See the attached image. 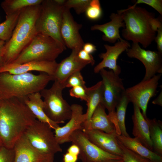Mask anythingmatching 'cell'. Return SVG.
Instances as JSON below:
<instances>
[{
	"label": "cell",
	"mask_w": 162,
	"mask_h": 162,
	"mask_svg": "<svg viewBox=\"0 0 162 162\" xmlns=\"http://www.w3.org/2000/svg\"><path fill=\"white\" fill-rule=\"evenodd\" d=\"M37 120L22 98L0 100V139L12 148L16 142Z\"/></svg>",
	"instance_id": "6da1fadb"
},
{
	"label": "cell",
	"mask_w": 162,
	"mask_h": 162,
	"mask_svg": "<svg viewBox=\"0 0 162 162\" xmlns=\"http://www.w3.org/2000/svg\"><path fill=\"white\" fill-rule=\"evenodd\" d=\"M121 13L125 27L122 35L126 40L140 43L147 48L154 40L158 28L162 26L159 18L153 13L137 5L118 10Z\"/></svg>",
	"instance_id": "7a4b0ae2"
},
{
	"label": "cell",
	"mask_w": 162,
	"mask_h": 162,
	"mask_svg": "<svg viewBox=\"0 0 162 162\" xmlns=\"http://www.w3.org/2000/svg\"><path fill=\"white\" fill-rule=\"evenodd\" d=\"M40 4L27 7L21 11L11 36L6 42L1 54L2 66L14 61L37 33L35 25Z\"/></svg>",
	"instance_id": "3957f363"
},
{
	"label": "cell",
	"mask_w": 162,
	"mask_h": 162,
	"mask_svg": "<svg viewBox=\"0 0 162 162\" xmlns=\"http://www.w3.org/2000/svg\"><path fill=\"white\" fill-rule=\"evenodd\" d=\"M51 81L52 77L43 72L38 75L30 72L20 74L0 73V100L22 98L40 92Z\"/></svg>",
	"instance_id": "277c9868"
},
{
	"label": "cell",
	"mask_w": 162,
	"mask_h": 162,
	"mask_svg": "<svg viewBox=\"0 0 162 162\" xmlns=\"http://www.w3.org/2000/svg\"><path fill=\"white\" fill-rule=\"evenodd\" d=\"M66 49L53 38L37 33L29 44L12 63L21 64L35 61L53 62Z\"/></svg>",
	"instance_id": "5b68a950"
},
{
	"label": "cell",
	"mask_w": 162,
	"mask_h": 162,
	"mask_svg": "<svg viewBox=\"0 0 162 162\" xmlns=\"http://www.w3.org/2000/svg\"><path fill=\"white\" fill-rule=\"evenodd\" d=\"M40 6L35 22L37 33L50 36L65 46L60 33L64 6L54 0H43Z\"/></svg>",
	"instance_id": "8992f818"
},
{
	"label": "cell",
	"mask_w": 162,
	"mask_h": 162,
	"mask_svg": "<svg viewBox=\"0 0 162 162\" xmlns=\"http://www.w3.org/2000/svg\"><path fill=\"white\" fill-rule=\"evenodd\" d=\"M64 84L55 80L49 88H44L40 92L43 98V110L51 120L58 124L64 123L71 116V105L64 100L62 91Z\"/></svg>",
	"instance_id": "52a82bcc"
},
{
	"label": "cell",
	"mask_w": 162,
	"mask_h": 162,
	"mask_svg": "<svg viewBox=\"0 0 162 162\" xmlns=\"http://www.w3.org/2000/svg\"><path fill=\"white\" fill-rule=\"evenodd\" d=\"M52 129L47 124L37 120L27 129L24 135L31 144L41 154L54 155L62 152Z\"/></svg>",
	"instance_id": "ba28073f"
},
{
	"label": "cell",
	"mask_w": 162,
	"mask_h": 162,
	"mask_svg": "<svg viewBox=\"0 0 162 162\" xmlns=\"http://www.w3.org/2000/svg\"><path fill=\"white\" fill-rule=\"evenodd\" d=\"M102 77L103 98L101 104L108 111V115L116 116V106L124 93L125 89L122 80L113 71L105 68L99 72Z\"/></svg>",
	"instance_id": "9c48e42d"
},
{
	"label": "cell",
	"mask_w": 162,
	"mask_h": 162,
	"mask_svg": "<svg viewBox=\"0 0 162 162\" xmlns=\"http://www.w3.org/2000/svg\"><path fill=\"white\" fill-rule=\"evenodd\" d=\"M161 74H158L125 89L124 94L130 102L137 106L142 110L145 118L148 103L150 99L157 93V88Z\"/></svg>",
	"instance_id": "30bf717a"
},
{
	"label": "cell",
	"mask_w": 162,
	"mask_h": 162,
	"mask_svg": "<svg viewBox=\"0 0 162 162\" xmlns=\"http://www.w3.org/2000/svg\"><path fill=\"white\" fill-rule=\"evenodd\" d=\"M69 141L79 147V156L82 162H101L108 160L122 159V157L110 154L99 148L90 141L82 130H78L73 132L69 137Z\"/></svg>",
	"instance_id": "8fae6325"
},
{
	"label": "cell",
	"mask_w": 162,
	"mask_h": 162,
	"mask_svg": "<svg viewBox=\"0 0 162 162\" xmlns=\"http://www.w3.org/2000/svg\"><path fill=\"white\" fill-rule=\"evenodd\" d=\"M128 56L136 58L144 65L146 73L143 80L150 79L158 74L162 73V53L158 51L143 49L139 43H133L126 51Z\"/></svg>",
	"instance_id": "7c38bea8"
},
{
	"label": "cell",
	"mask_w": 162,
	"mask_h": 162,
	"mask_svg": "<svg viewBox=\"0 0 162 162\" xmlns=\"http://www.w3.org/2000/svg\"><path fill=\"white\" fill-rule=\"evenodd\" d=\"M82 27L74 20L70 9L64 7L60 33L66 47L72 50L82 49L85 43L79 32Z\"/></svg>",
	"instance_id": "4fadbf2b"
},
{
	"label": "cell",
	"mask_w": 162,
	"mask_h": 162,
	"mask_svg": "<svg viewBox=\"0 0 162 162\" xmlns=\"http://www.w3.org/2000/svg\"><path fill=\"white\" fill-rule=\"evenodd\" d=\"M71 106L72 114L68 122L64 126H59L54 130V135L59 144L70 142L69 137L74 131L78 130H82V125L86 120V115L83 113L81 105L73 104Z\"/></svg>",
	"instance_id": "5bb4252c"
},
{
	"label": "cell",
	"mask_w": 162,
	"mask_h": 162,
	"mask_svg": "<svg viewBox=\"0 0 162 162\" xmlns=\"http://www.w3.org/2000/svg\"><path fill=\"white\" fill-rule=\"evenodd\" d=\"M104 47L106 51L99 55L102 60L94 67V73H98L101 69L108 68L119 75L121 72V68L117 64V61L121 54L130 47V43L125 40H118L113 46L106 44L104 45Z\"/></svg>",
	"instance_id": "9a60e30c"
},
{
	"label": "cell",
	"mask_w": 162,
	"mask_h": 162,
	"mask_svg": "<svg viewBox=\"0 0 162 162\" xmlns=\"http://www.w3.org/2000/svg\"><path fill=\"white\" fill-rule=\"evenodd\" d=\"M81 49H75L70 55L58 63L56 71L52 76V81H57L63 83L67 79L74 73L80 71L87 65L88 62L80 59L78 56Z\"/></svg>",
	"instance_id": "2e32d148"
},
{
	"label": "cell",
	"mask_w": 162,
	"mask_h": 162,
	"mask_svg": "<svg viewBox=\"0 0 162 162\" xmlns=\"http://www.w3.org/2000/svg\"><path fill=\"white\" fill-rule=\"evenodd\" d=\"M58 64L56 61H32L21 64L9 63L0 67V73L7 72L12 74H20L36 71L46 73L52 77Z\"/></svg>",
	"instance_id": "e0dca14e"
},
{
	"label": "cell",
	"mask_w": 162,
	"mask_h": 162,
	"mask_svg": "<svg viewBox=\"0 0 162 162\" xmlns=\"http://www.w3.org/2000/svg\"><path fill=\"white\" fill-rule=\"evenodd\" d=\"M82 131L90 141L99 148L106 152L122 158V151L116 134H107L97 130L83 129Z\"/></svg>",
	"instance_id": "ac0fdd59"
},
{
	"label": "cell",
	"mask_w": 162,
	"mask_h": 162,
	"mask_svg": "<svg viewBox=\"0 0 162 162\" xmlns=\"http://www.w3.org/2000/svg\"><path fill=\"white\" fill-rule=\"evenodd\" d=\"M111 21L101 25L95 24L91 27L92 31L98 30L103 33L102 38L103 40L110 43H115L118 40H124L119 34V28H125V23L121 13L117 11V13H112L110 16Z\"/></svg>",
	"instance_id": "d6986e66"
},
{
	"label": "cell",
	"mask_w": 162,
	"mask_h": 162,
	"mask_svg": "<svg viewBox=\"0 0 162 162\" xmlns=\"http://www.w3.org/2000/svg\"><path fill=\"white\" fill-rule=\"evenodd\" d=\"M13 148L14 162H40L50 156L44 155L35 149L24 134L16 142Z\"/></svg>",
	"instance_id": "ffe728a7"
},
{
	"label": "cell",
	"mask_w": 162,
	"mask_h": 162,
	"mask_svg": "<svg viewBox=\"0 0 162 162\" xmlns=\"http://www.w3.org/2000/svg\"><path fill=\"white\" fill-rule=\"evenodd\" d=\"M133 105L134 113L132 116L133 123L132 134L135 138L144 146L153 151L147 122L141 112L140 108L136 105Z\"/></svg>",
	"instance_id": "44dd1931"
},
{
	"label": "cell",
	"mask_w": 162,
	"mask_h": 162,
	"mask_svg": "<svg viewBox=\"0 0 162 162\" xmlns=\"http://www.w3.org/2000/svg\"><path fill=\"white\" fill-rule=\"evenodd\" d=\"M83 129L97 130L107 134H117L116 127L100 103L94 112L86 128Z\"/></svg>",
	"instance_id": "7402d4cb"
},
{
	"label": "cell",
	"mask_w": 162,
	"mask_h": 162,
	"mask_svg": "<svg viewBox=\"0 0 162 162\" xmlns=\"http://www.w3.org/2000/svg\"><path fill=\"white\" fill-rule=\"evenodd\" d=\"M22 98L37 120L48 124L52 129L55 130L60 126L58 124L49 118L44 112L43 100L40 92L29 94Z\"/></svg>",
	"instance_id": "603a6c76"
},
{
	"label": "cell",
	"mask_w": 162,
	"mask_h": 162,
	"mask_svg": "<svg viewBox=\"0 0 162 162\" xmlns=\"http://www.w3.org/2000/svg\"><path fill=\"white\" fill-rule=\"evenodd\" d=\"M117 139L126 148L154 162H162V156L146 148L135 138L116 134Z\"/></svg>",
	"instance_id": "cb8c5ba5"
},
{
	"label": "cell",
	"mask_w": 162,
	"mask_h": 162,
	"mask_svg": "<svg viewBox=\"0 0 162 162\" xmlns=\"http://www.w3.org/2000/svg\"><path fill=\"white\" fill-rule=\"evenodd\" d=\"M86 91L87 108L85 113L86 120L82 125L84 129L86 128L94 112L98 105L102 102L103 89L101 80L91 87H87Z\"/></svg>",
	"instance_id": "d4e9b609"
},
{
	"label": "cell",
	"mask_w": 162,
	"mask_h": 162,
	"mask_svg": "<svg viewBox=\"0 0 162 162\" xmlns=\"http://www.w3.org/2000/svg\"><path fill=\"white\" fill-rule=\"evenodd\" d=\"M146 119L149 127L150 136L153 144V152L162 156V122L155 118L151 119L147 117Z\"/></svg>",
	"instance_id": "484cf974"
},
{
	"label": "cell",
	"mask_w": 162,
	"mask_h": 162,
	"mask_svg": "<svg viewBox=\"0 0 162 162\" xmlns=\"http://www.w3.org/2000/svg\"><path fill=\"white\" fill-rule=\"evenodd\" d=\"M129 102L124 92L116 107V116L117 134L126 136H130L127 132L125 124L126 111Z\"/></svg>",
	"instance_id": "4316f807"
},
{
	"label": "cell",
	"mask_w": 162,
	"mask_h": 162,
	"mask_svg": "<svg viewBox=\"0 0 162 162\" xmlns=\"http://www.w3.org/2000/svg\"><path fill=\"white\" fill-rule=\"evenodd\" d=\"M43 0H5L1 6L6 15L21 12L26 8L40 4Z\"/></svg>",
	"instance_id": "83f0119b"
},
{
	"label": "cell",
	"mask_w": 162,
	"mask_h": 162,
	"mask_svg": "<svg viewBox=\"0 0 162 162\" xmlns=\"http://www.w3.org/2000/svg\"><path fill=\"white\" fill-rule=\"evenodd\" d=\"M21 11L6 15L5 21L0 23V40L7 42L10 39L17 24Z\"/></svg>",
	"instance_id": "f1b7e54d"
},
{
	"label": "cell",
	"mask_w": 162,
	"mask_h": 162,
	"mask_svg": "<svg viewBox=\"0 0 162 162\" xmlns=\"http://www.w3.org/2000/svg\"><path fill=\"white\" fill-rule=\"evenodd\" d=\"M86 17L92 20L100 19L102 15V10L99 0H91L89 6L85 11Z\"/></svg>",
	"instance_id": "f546056e"
},
{
	"label": "cell",
	"mask_w": 162,
	"mask_h": 162,
	"mask_svg": "<svg viewBox=\"0 0 162 162\" xmlns=\"http://www.w3.org/2000/svg\"><path fill=\"white\" fill-rule=\"evenodd\" d=\"M122 152L123 162H148V160L124 146L118 140Z\"/></svg>",
	"instance_id": "4dcf8cb0"
},
{
	"label": "cell",
	"mask_w": 162,
	"mask_h": 162,
	"mask_svg": "<svg viewBox=\"0 0 162 162\" xmlns=\"http://www.w3.org/2000/svg\"><path fill=\"white\" fill-rule=\"evenodd\" d=\"M91 1V0H66L64 6L70 9L73 8L77 14H80L85 12Z\"/></svg>",
	"instance_id": "1f68e13d"
},
{
	"label": "cell",
	"mask_w": 162,
	"mask_h": 162,
	"mask_svg": "<svg viewBox=\"0 0 162 162\" xmlns=\"http://www.w3.org/2000/svg\"><path fill=\"white\" fill-rule=\"evenodd\" d=\"M64 88L77 86L86 87V82L80 71L75 72L70 76L63 83Z\"/></svg>",
	"instance_id": "d6a6232c"
},
{
	"label": "cell",
	"mask_w": 162,
	"mask_h": 162,
	"mask_svg": "<svg viewBox=\"0 0 162 162\" xmlns=\"http://www.w3.org/2000/svg\"><path fill=\"white\" fill-rule=\"evenodd\" d=\"M14 155L13 148H9L3 145L0 148V162H14Z\"/></svg>",
	"instance_id": "836d02e7"
},
{
	"label": "cell",
	"mask_w": 162,
	"mask_h": 162,
	"mask_svg": "<svg viewBox=\"0 0 162 162\" xmlns=\"http://www.w3.org/2000/svg\"><path fill=\"white\" fill-rule=\"evenodd\" d=\"M140 4H144L148 5L154 9L160 15H162V0H137L133 5L131 6L134 7Z\"/></svg>",
	"instance_id": "e575fe53"
},
{
	"label": "cell",
	"mask_w": 162,
	"mask_h": 162,
	"mask_svg": "<svg viewBox=\"0 0 162 162\" xmlns=\"http://www.w3.org/2000/svg\"><path fill=\"white\" fill-rule=\"evenodd\" d=\"M87 87L77 86L72 87L69 91L70 95L73 97L79 98L86 101L87 96L86 91Z\"/></svg>",
	"instance_id": "d590c367"
},
{
	"label": "cell",
	"mask_w": 162,
	"mask_h": 162,
	"mask_svg": "<svg viewBox=\"0 0 162 162\" xmlns=\"http://www.w3.org/2000/svg\"><path fill=\"white\" fill-rule=\"evenodd\" d=\"M78 56L79 58L81 59L89 62L92 65L94 64L95 61L93 56L91 54L86 52L82 49L79 51Z\"/></svg>",
	"instance_id": "8d00e7d4"
},
{
	"label": "cell",
	"mask_w": 162,
	"mask_h": 162,
	"mask_svg": "<svg viewBox=\"0 0 162 162\" xmlns=\"http://www.w3.org/2000/svg\"><path fill=\"white\" fill-rule=\"evenodd\" d=\"M157 32L154 40L157 44L158 51L162 53V26L158 28Z\"/></svg>",
	"instance_id": "74e56055"
},
{
	"label": "cell",
	"mask_w": 162,
	"mask_h": 162,
	"mask_svg": "<svg viewBox=\"0 0 162 162\" xmlns=\"http://www.w3.org/2000/svg\"><path fill=\"white\" fill-rule=\"evenodd\" d=\"M78 156L67 152L63 155V162H76Z\"/></svg>",
	"instance_id": "f35d334b"
},
{
	"label": "cell",
	"mask_w": 162,
	"mask_h": 162,
	"mask_svg": "<svg viewBox=\"0 0 162 162\" xmlns=\"http://www.w3.org/2000/svg\"><path fill=\"white\" fill-rule=\"evenodd\" d=\"M82 49L90 54L97 50L96 46L94 44L89 43L84 44Z\"/></svg>",
	"instance_id": "ab89813d"
},
{
	"label": "cell",
	"mask_w": 162,
	"mask_h": 162,
	"mask_svg": "<svg viewBox=\"0 0 162 162\" xmlns=\"http://www.w3.org/2000/svg\"><path fill=\"white\" fill-rule=\"evenodd\" d=\"M67 152L78 156L80 153V150L79 147L77 145L73 144L68 148Z\"/></svg>",
	"instance_id": "60d3db41"
},
{
	"label": "cell",
	"mask_w": 162,
	"mask_h": 162,
	"mask_svg": "<svg viewBox=\"0 0 162 162\" xmlns=\"http://www.w3.org/2000/svg\"><path fill=\"white\" fill-rule=\"evenodd\" d=\"M152 103L154 104H157L162 106V92L160 93L159 95L154 100L152 101Z\"/></svg>",
	"instance_id": "b9f144b4"
},
{
	"label": "cell",
	"mask_w": 162,
	"mask_h": 162,
	"mask_svg": "<svg viewBox=\"0 0 162 162\" xmlns=\"http://www.w3.org/2000/svg\"><path fill=\"white\" fill-rule=\"evenodd\" d=\"M54 155L50 156L40 162H54Z\"/></svg>",
	"instance_id": "7bdbcfd3"
},
{
	"label": "cell",
	"mask_w": 162,
	"mask_h": 162,
	"mask_svg": "<svg viewBox=\"0 0 162 162\" xmlns=\"http://www.w3.org/2000/svg\"><path fill=\"white\" fill-rule=\"evenodd\" d=\"M55 2L61 6H64V5L66 0H54Z\"/></svg>",
	"instance_id": "ee69618b"
},
{
	"label": "cell",
	"mask_w": 162,
	"mask_h": 162,
	"mask_svg": "<svg viewBox=\"0 0 162 162\" xmlns=\"http://www.w3.org/2000/svg\"><path fill=\"white\" fill-rule=\"evenodd\" d=\"M6 42L0 39V55L2 53L3 48L5 45Z\"/></svg>",
	"instance_id": "f6af8a7d"
},
{
	"label": "cell",
	"mask_w": 162,
	"mask_h": 162,
	"mask_svg": "<svg viewBox=\"0 0 162 162\" xmlns=\"http://www.w3.org/2000/svg\"><path fill=\"white\" fill-rule=\"evenodd\" d=\"M101 162H123L122 159L120 160L110 159L106 160Z\"/></svg>",
	"instance_id": "bcb514c9"
},
{
	"label": "cell",
	"mask_w": 162,
	"mask_h": 162,
	"mask_svg": "<svg viewBox=\"0 0 162 162\" xmlns=\"http://www.w3.org/2000/svg\"><path fill=\"white\" fill-rule=\"evenodd\" d=\"M2 65V58L1 56L0 55V67Z\"/></svg>",
	"instance_id": "7dc6e473"
},
{
	"label": "cell",
	"mask_w": 162,
	"mask_h": 162,
	"mask_svg": "<svg viewBox=\"0 0 162 162\" xmlns=\"http://www.w3.org/2000/svg\"><path fill=\"white\" fill-rule=\"evenodd\" d=\"M3 145V144L2 141L1 140V139H0V148Z\"/></svg>",
	"instance_id": "c3c4849f"
},
{
	"label": "cell",
	"mask_w": 162,
	"mask_h": 162,
	"mask_svg": "<svg viewBox=\"0 0 162 162\" xmlns=\"http://www.w3.org/2000/svg\"><path fill=\"white\" fill-rule=\"evenodd\" d=\"M148 162H153V161H150V160H148Z\"/></svg>",
	"instance_id": "681fc988"
},
{
	"label": "cell",
	"mask_w": 162,
	"mask_h": 162,
	"mask_svg": "<svg viewBox=\"0 0 162 162\" xmlns=\"http://www.w3.org/2000/svg\"></svg>",
	"instance_id": "f907efd6"
}]
</instances>
